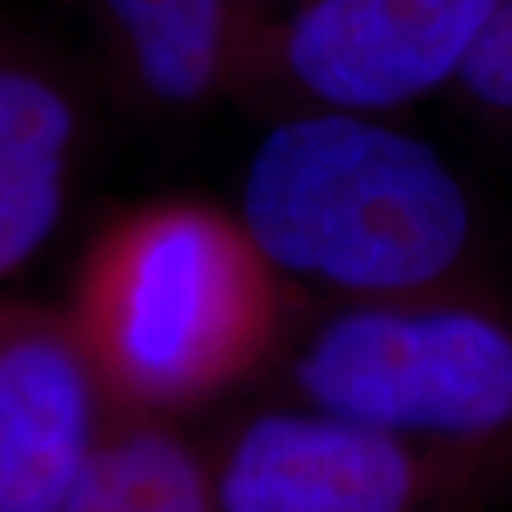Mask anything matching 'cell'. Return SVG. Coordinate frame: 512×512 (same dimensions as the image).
I'll return each instance as SVG.
<instances>
[{
    "label": "cell",
    "mask_w": 512,
    "mask_h": 512,
    "mask_svg": "<svg viewBox=\"0 0 512 512\" xmlns=\"http://www.w3.org/2000/svg\"><path fill=\"white\" fill-rule=\"evenodd\" d=\"M254 9L259 18H276L282 12H288L291 6H296L299 0H245Z\"/></svg>",
    "instance_id": "cell-11"
},
{
    "label": "cell",
    "mask_w": 512,
    "mask_h": 512,
    "mask_svg": "<svg viewBox=\"0 0 512 512\" xmlns=\"http://www.w3.org/2000/svg\"><path fill=\"white\" fill-rule=\"evenodd\" d=\"M279 359L296 404L512 476V316L484 285L325 305Z\"/></svg>",
    "instance_id": "cell-3"
},
{
    "label": "cell",
    "mask_w": 512,
    "mask_h": 512,
    "mask_svg": "<svg viewBox=\"0 0 512 512\" xmlns=\"http://www.w3.org/2000/svg\"><path fill=\"white\" fill-rule=\"evenodd\" d=\"M447 94L481 134L512 148V0L495 6Z\"/></svg>",
    "instance_id": "cell-10"
},
{
    "label": "cell",
    "mask_w": 512,
    "mask_h": 512,
    "mask_svg": "<svg viewBox=\"0 0 512 512\" xmlns=\"http://www.w3.org/2000/svg\"><path fill=\"white\" fill-rule=\"evenodd\" d=\"M89 120L60 57L0 32V285L29 268L66 220L89 157Z\"/></svg>",
    "instance_id": "cell-7"
},
{
    "label": "cell",
    "mask_w": 512,
    "mask_h": 512,
    "mask_svg": "<svg viewBox=\"0 0 512 512\" xmlns=\"http://www.w3.org/2000/svg\"><path fill=\"white\" fill-rule=\"evenodd\" d=\"M63 512H220L214 456L171 416L111 407Z\"/></svg>",
    "instance_id": "cell-9"
},
{
    "label": "cell",
    "mask_w": 512,
    "mask_h": 512,
    "mask_svg": "<svg viewBox=\"0 0 512 512\" xmlns=\"http://www.w3.org/2000/svg\"><path fill=\"white\" fill-rule=\"evenodd\" d=\"M288 299L237 211L171 194L97 225L63 311L111 407L177 419L279 359Z\"/></svg>",
    "instance_id": "cell-1"
},
{
    "label": "cell",
    "mask_w": 512,
    "mask_h": 512,
    "mask_svg": "<svg viewBox=\"0 0 512 512\" xmlns=\"http://www.w3.org/2000/svg\"><path fill=\"white\" fill-rule=\"evenodd\" d=\"M220 512H476L507 478L305 404L256 410L214 453Z\"/></svg>",
    "instance_id": "cell-5"
},
{
    "label": "cell",
    "mask_w": 512,
    "mask_h": 512,
    "mask_svg": "<svg viewBox=\"0 0 512 512\" xmlns=\"http://www.w3.org/2000/svg\"><path fill=\"white\" fill-rule=\"evenodd\" d=\"M501 0H299L265 20L245 97L393 117L450 92Z\"/></svg>",
    "instance_id": "cell-4"
},
{
    "label": "cell",
    "mask_w": 512,
    "mask_h": 512,
    "mask_svg": "<svg viewBox=\"0 0 512 512\" xmlns=\"http://www.w3.org/2000/svg\"><path fill=\"white\" fill-rule=\"evenodd\" d=\"M94 32L128 103L185 117L245 97L268 18L245 0H86Z\"/></svg>",
    "instance_id": "cell-8"
},
{
    "label": "cell",
    "mask_w": 512,
    "mask_h": 512,
    "mask_svg": "<svg viewBox=\"0 0 512 512\" xmlns=\"http://www.w3.org/2000/svg\"><path fill=\"white\" fill-rule=\"evenodd\" d=\"M237 214L282 282L325 305L481 285L470 188L390 117L279 114L245 165Z\"/></svg>",
    "instance_id": "cell-2"
},
{
    "label": "cell",
    "mask_w": 512,
    "mask_h": 512,
    "mask_svg": "<svg viewBox=\"0 0 512 512\" xmlns=\"http://www.w3.org/2000/svg\"><path fill=\"white\" fill-rule=\"evenodd\" d=\"M109 413L63 305L0 299V512H63Z\"/></svg>",
    "instance_id": "cell-6"
}]
</instances>
